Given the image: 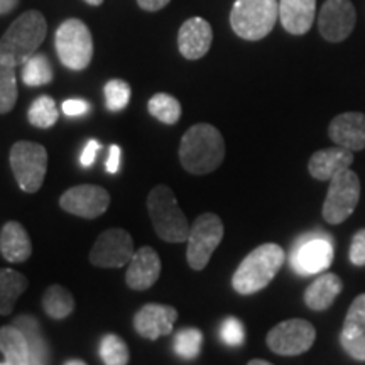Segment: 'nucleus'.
Returning <instances> with one entry per match:
<instances>
[{"label":"nucleus","instance_id":"f257e3e1","mask_svg":"<svg viewBox=\"0 0 365 365\" xmlns=\"http://www.w3.org/2000/svg\"><path fill=\"white\" fill-rule=\"evenodd\" d=\"M225 159V140L217 127L196 124L181 137L180 161L191 175H210Z\"/></svg>","mask_w":365,"mask_h":365},{"label":"nucleus","instance_id":"f03ea898","mask_svg":"<svg viewBox=\"0 0 365 365\" xmlns=\"http://www.w3.org/2000/svg\"><path fill=\"white\" fill-rule=\"evenodd\" d=\"M48 34V24L39 11L21 14L0 39V63L22 66L36 51Z\"/></svg>","mask_w":365,"mask_h":365},{"label":"nucleus","instance_id":"7ed1b4c3","mask_svg":"<svg viewBox=\"0 0 365 365\" xmlns=\"http://www.w3.org/2000/svg\"><path fill=\"white\" fill-rule=\"evenodd\" d=\"M284 257V250L277 244L259 245L237 267L232 276V287L244 296L259 293L276 277Z\"/></svg>","mask_w":365,"mask_h":365},{"label":"nucleus","instance_id":"20e7f679","mask_svg":"<svg viewBox=\"0 0 365 365\" xmlns=\"http://www.w3.org/2000/svg\"><path fill=\"white\" fill-rule=\"evenodd\" d=\"M148 212L159 239L170 244H181L188 240L191 225L170 186L158 185L156 188L150 190Z\"/></svg>","mask_w":365,"mask_h":365},{"label":"nucleus","instance_id":"39448f33","mask_svg":"<svg viewBox=\"0 0 365 365\" xmlns=\"http://www.w3.org/2000/svg\"><path fill=\"white\" fill-rule=\"evenodd\" d=\"M279 19L277 0H235L230 12V26L239 38L261 41L271 33Z\"/></svg>","mask_w":365,"mask_h":365},{"label":"nucleus","instance_id":"423d86ee","mask_svg":"<svg viewBox=\"0 0 365 365\" xmlns=\"http://www.w3.org/2000/svg\"><path fill=\"white\" fill-rule=\"evenodd\" d=\"M54 46L59 61L68 70H85L93 58V38L85 22L80 19H68L58 27Z\"/></svg>","mask_w":365,"mask_h":365},{"label":"nucleus","instance_id":"0eeeda50","mask_svg":"<svg viewBox=\"0 0 365 365\" xmlns=\"http://www.w3.org/2000/svg\"><path fill=\"white\" fill-rule=\"evenodd\" d=\"M11 168L24 193H38L48 171V150L31 140H19L11 149Z\"/></svg>","mask_w":365,"mask_h":365},{"label":"nucleus","instance_id":"6e6552de","mask_svg":"<svg viewBox=\"0 0 365 365\" xmlns=\"http://www.w3.org/2000/svg\"><path fill=\"white\" fill-rule=\"evenodd\" d=\"M223 222L215 213H203L191 223L186 261L193 271H203L223 239Z\"/></svg>","mask_w":365,"mask_h":365},{"label":"nucleus","instance_id":"1a4fd4ad","mask_svg":"<svg viewBox=\"0 0 365 365\" xmlns=\"http://www.w3.org/2000/svg\"><path fill=\"white\" fill-rule=\"evenodd\" d=\"M360 200V180L357 173L345 170L333 176L323 203V218L330 225H340L357 208Z\"/></svg>","mask_w":365,"mask_h":365},{"label":"nucleus","instance_id":"9d476101","mask_svg":"<svg viewBox=\"0 0 365 365\" xmlns=\"http://www.w3.org/2000/svg\"><path fill=\"white\" fill-rule=\"evenodd\" d=\"M317 340V330L307 319L293 318L277 323L267 333V346L282 357H294L308 352Z\"/></svg>","mask_w":365,"mask_h":365},{"label":"nucleus","instance_id":"9b49d317","mask_svg":"<svg viewBox=\"0 0 365 365\" xmlns=\"http://www.w3.org/2000/svg\"><path fill=\"white\" fill-rule=\"evenodd\" d=\"M134 254V240L129 232L124 228H108L95 240L88 259L97 267L117 269L129 264Z\"/></svg>","mask_w":365,"mask_h":365},{"label":"nucleus","instance_id":"f8f14e48","mask_svg":"<svg viewBox=\"0 0 365 365\" xmlns=\"http://www.w3.org/2000/svg\"><path fill=\"white\" fill-rule=\"evenodd\" d=\"M110 205L108 191L97 185H78L66 190L59 198V207L71 215L93 220L103 215Z\"/></svg>","mask_w":365,"mask_h":365},{"label":"nucleus","instance_id":"ddd939ff","mask_svg":"<svg viewBox=\"0 0 365 365\" xmlns=\"http://www.w3.org/2000/svg\"><path fill=\"white\" fill-rule=\"evenodd\" d=\"M333 261V245L327 235L303 237L291 254V266L301 276L323 272Z\"/></svg>","mask_w":365,"mask_h":365},{"label":"nucleus","instance_id":"4468645a","mask_svg":"<svg viewBox=\"0 0 365 365\" xmlns=\"http://www.w3.org/2000/svg\"><path fill=\"white\" fill-rule=\"evenodd\" d=\"M357 14L350 0H327L318 14V31L328 43H341L354 33Z\"/></svg>","mask_w":365,"mask_h":365},{"label":"nucleus","instance_id":"2eb2a0df","mask_svg":"<svg viewBox=\"0 0 365 365\" xmlns=\"http://www.w3.org/2000/svg\"><path fill=\"white\" fill-rule=\"evenodd\" d=\"M178 319L176 308L168 304L149 303L144 304L134 317V330L145 340H158L171 335Z\"/></svg>","mask_w":365,"mask_h":365},{"label":"nucleus","instance_id":"dca6fc26","mask_svg":"<svg viewBox=\"0 0 365 365\" xmlns=\"http://www.w3.org/2000/svg\"><path fill=\"white\" fill-rule=\"evenodd\" d=\"M161 276V257L150 245L137 249L125 274V284L134 291H145L156 284Z\"/></svg>","mask_w":365,"mask_h":365},{"label":"nucleus","instance_id":"f3484780","mask_svg":"<svg viewBox=\"0 0 365 365\" xmlns=\"http://www.w3.org/2000/svg\"><path fill=\"white\" fill-rule=\"evenodd\" d=\"M213 31L208 21L202 17H191L182 22L178 33V48L186 59H200L210 51Z\"/></svg>","mask_w":365,"mask_h":365},{"label":"nucleus","instance_id":"a211bd4d","mask_svg":"<svg viewBox=\"0 0 365 365\" xmlns=\"http://www.w3.org/2000/svg\"><path fill=\"white\" fill-rule=\"evenodd\" d=\"M328 135L335 145L352 153L365 149V115L360 112L340 113L330 122Z\"/></svg>","mask_w":365,"mask_h":365},{"label":"nucleus","instance_id":"6ab92c4d","mask_svg":"<svg viewBox=\"0 0 365 365\" xmlns=\"http://www.w3.org/2000/svg\"><path fill=\"white\" fill-rule=\"evenodd\" d=\"M354 163V153L349 149L339 148H328L319 149L309 158L308 171L314 180L318 181H330L333 176L339 173L350 170Z\"/></svg>","mask_w":365,"mask_h":365},{"label":"nucleus","instance_id":"aec40b11","mask_svg":"<svg viewBox=\"0 0 365 365\" xmlns=\"http://www.w3.org/2000/svg\"><path fill=\"white\" fill-rule=\"evenodd\" d=\"M317 0H279L281 24L289 34L303 36L312 29Z\"/></svg>","mask_w":365,"mask_h":365},{"label":"nucleus","instance_id":"412c9836","mask_svg":"<svg viewBox=\"0 0 365 365\" xmlns=\"http://www.w3.org/2000/svg\"><path fill=\"white\" fill-rule=\"evenodd\" d=\"M0 254L9 262H26L33 254V242L19 222H7L0 230Z\"/></svg>","mask_w":365,"mask_h":365},{"label":"nucleus","instance_id":"4be33fe9","mask_svg":"<svg viewBox=\"0 0 365 365\" xmlns=\"http://www.w3.org/2000/svg\"><path fill=\"white\" fill-rule=\"evenodd\" d=\"M341 287L344 282L336 274H322L304 291V303L313 312H325L341 293Z\"/></svg>","mask_w":365,"mask_h":365},{"label":"nucleus","instance_id":"5701e85b","mask_svg":"<svg viewBox=\"0 0 365 365\" xmlns=\"http://www.w3.org/2000/svg\"><path fill=\"white\" fill-rule=\"evenodd\" d=\"M12 325L24 333L29 345V365H49V346L41 331L38 319L29 314H22L14 319Z\"/></svg>","mask_w":365,"mask_h":365},{"label":"nucleus","instance_id":"b1692460","mask_svg":"<svg viewBox=\"0 0 365 365\" xmlns=\"http://www.w3.org/2000/svg\"><path fill=\"white\" fill-rule=\"evenodd\" d=\"M0 352L6 359L4 365H29V345L17 327L0 328Z\"/></svg>","mask_w":365,"mask_h":365},{"label":"nucleus","instance_id":"393cba45","mask_svg":"<svg viewBox=\"0 0 365 365\" xmlns=\"http://www.w3.org/2000/svg\"><path fill=\"white\" fill-rule=\"evenodd\" d=\"M27 289L24 274L14 269H0V314H11L16 301Z\"/></svg>","mask_w":365,"mask_h":365},{"label":"nucleus","instance_id":"a878e982","mask_svg":"<svg viewBox=\"0 0 365 365\" xmlns=\"http://www.w3.org/2000/svg\"><path fill=\"white\" fill-rule=\"evenodd\" d=\"M44 313L53 319H65L75 312V298L65 286L53 284L43 296Z\"/></svg>","mask_w":365,"mask_h":365},{"label":"nucleus","instance_id":"bb28decb","mask_svg":"<svg viewBox=\"0 0 365 365\" xmlns=\"http://www.w3.org/2000/svg\"><path fill=\"white\" fill-rule=\"evenodd\" d=\"M148 110L163 124L175 125L181 117V103L170 93H156L150 97Z\"/></svg>","mask_w":365,"mask_h":365},{"label":"nucleus","instance_id":"cd10ccee","mask_svg":"<svg viewBox=\"0 0 365 365\" xmlns=\"http://www.w3.org/2000/svg\"><path fill=\"white\" fill-rule=\"evenodd\" d=\"M53 68L46 54H34L22 65V81L27 86H43L51 83Z\"/></svg>","mask_w":365,"mask_h":365},{"label":"nucleus","instance_id":"c85d7f7f","mask_svg":"<svg viewBox=\"0 0 365 365\" xmlns=\"http://www.w3.org/2000/svg\"><path fill=\"white\" fill-rule=\"evenodd\" d=\"M27 118H29L31 125L39 127V129H49L56 124L59 118L56 102L49 95H41L31 103Z\"/></svg>","mask_w":365,"mask_h":365},{"label":"nucleus","instance_id":"c756f323","mask_svg":"<svg viewBox=\"0 0 365 365\" xmlns=\"http://www.w3.org/2000/svg\"><path fill=\"white\" fill-rule=\"evenodd\" d=\"M203 333L198 328H182L175 335L173 350L178 357L185 360H193L202 352Z\"/></svg>","mask_w":365,"mask_h":365},{"label":"nucleus","instance_id":"7c9ffc66","mask_svg":"<svg viewBox=\"0 0 365 365\" xmlns=\"http://www.w3.org/2000/svg\"><path fill=\"white\" fill-rule=\"evenodd\" d=\"M100 357L105 365H127L130 360L129 346L115 333H107L100 341Z\"/></svg>","mask_w":365,"mask_h":365},{"label":"nucleus","instance_id":"2f4dec72","mask_svg":"<svg viewBox=\"0 0 365 365\" xmlns=\"http://www.w3.org/2000/svg\"><path fill=\"white\" fill-rule=\"evenodd\" d=\"M17 102L16 68L0 63V113H9Z\"/></svg>","mask_w":365,"mask_h":365},{"label":"nucleus","instance_id":"473e14b6","mask_svg":"<svg viewBox=\"0 0 365 365\" xmlns=\"http://www.w3.org/2000/svg\"><path fill=\"white\" fill-rule=\"evenodd\" d=\"M105 103L110 112H120L130 102V86L124 80H110L103 88Z\"/></svg>","mask_w":365,"mask_h":365},{"label":"nucleus","instance_id":"72a5a7b5","mask_svg":"<svg viewBox=\"0 0 365 365\" xmlns=\"http://www.w3.org/2000/svg\"><path fill=\"white\" fill-rule=\"evenodd\" d=\"M365 333V293L357 296L350 304L340 335L357 336Z\"/></svg>","mask_w":365,"mask_h":365},{"label":"nucleus","instance_id":"f704fd0d","mask_svg":"<svg viewBox=\"0 0 365 365\" xmlns=\"http://www.w3.org/2000/svg\"><path fill=\"white\" fill-rule=\"evenodd\" d=\"M220 336L225 345L239 346L244 344L245 330H244V325H242L240 319H237L234 317H228L225 322L222 323Z\"/></svg>","mask_w":365,"mask_h":365},{"label":"nucleus","instance_id":"c9c22d12","mask_svg":"<svg viewBox=\"0 0 365 365\" xmlns=\"http://www.w3.org/2000/svg\"><path fill=\"white\" fill-rule=\"evenodd\" d=\"M340 344L350 357L359 360V362H365V333L357 336L340 335Z\"/></svg>","mask_w":365,"mask_h":365},{"label":"nucleus","instance_id":"e433bc0d","mask_svg":"<svg viewBox=\"0 0 365 365\" xmlns=\"http://www.w3.org/2000/svg\"><path fill=\"white\" fill-rule=\"evenodd\" d=\"M349 257L354 266H359V267L365 266V228L359 230L357 234L354 235L352 244H350Z\"/></svg>","mask_w":365,"mask_h":365},{"label":"nucleus","instance_id":"4c0bfd02","mask_svg":"<svg viewBox=\"0 0 365 365\" xmlns=\"http://www.w3.org/2000/svg\"><path fill=\"white\" fill-rule=\"evenodd\" d=\"M90 103L86 102V100H81V98H70L66 100V102H63L61 105V110L65 115L68 117H80V115H85L86 112H90Z\"/></svg>","mask_w":365,"mask_h":365},{"label":"nucleus","instance_id":"58836bf2","mask_svg":"<svg viewBox=\"0 0 365 365\" xmlns=\"http://www.w3.org/2000/svg\"><path fill=\"white\" fill-rule=\"evenodd\" d=\"M100 148H102V145H100L98 140L90 139L88 143H86L85 149L81 150V156H80V164H81V166L90 168L91 164L95 163V158H97Z\"/></svg>","mask_w":365,"mask_h":365},{"label":"nucleus","instance_id":"ea45409f","mask_svg":"<svg viewBox=\"0 0 365 365\" xmlns=\"http://www.w3.org/2000/svg\"><path fill=\"white\" fill-rule=\"evenodd\" d=\"M120 154L122 149L117 144H112L110 149H108L107 164H105V170H107L108 175H117L118 170H120Z\"/></svg>","mask_w":365,"mask_h":365},{"label":"nucleus","instance_id":"a19ab883","mask_svg":"<svg viewBox=\"0 0 365 365\" xmlns=\"http://www.w3.org/2000/svg\"><path fill=\"white\" fill-rule=\"evenodd\" d=\"M170 2L171 0H137L139 7L144 9V11H148V12L161 11V9L166 7Z\"/></svg>","mask_w":365,"mask_h":365},{"label":"nucleus","instance_id":"79ce46f5","mask_svg":"<svg viewBox=\"0 0 365 365\" xmlns=\"http://www.w3.org/2000/svg\"><path fill=\"white\" fill-rule=\"evenodd\" d=\"M19 6V0H0V14H9Z\"/></svg>","mask_w":365,"mask_h":365},{"label":"nucleus","instance_id":"37998d69","mask_svg":"<svg viewBox=\"0 0 365 365\" xmlns=\"http://www.w3.org/2000/svg\"><path fill=\"white\" fill-rule=\"evenodd\" d=\"M247 365H274V364L267 362V360H262V359H254V360H250Z\"/></svg>","mask_w":365,"mask_h":365},{"label":"nucleus","instance_id":"c03bdc74","mask_svg":"<svg viewBox=\"0 0 365 365\" xmlns=\"http://www.w3.org/2000/svg\"><path fill=\"white\" fill-rule=\"evenodd\" d=\"M65 365H86V362H83V360H80V359H70V360H66Z\"/></svg>","mask_w":365,"mask_h":365},{"label":"nucleus","instance_id":"a18cd8bd","mask_svg":"<svg viewBox=\"0 0 365 365\" xmlns=\"http://www.w3.org/2000/svg\"><path fill=\"white\" fill-rule=\"evenodd\" d=\"M85 2H86V4H90V6H95V7H97V6H102L103 0H85Z\"/></svg>","mask_w":365,"mask_h":365}]
</instances>
